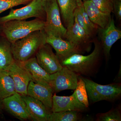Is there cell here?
Instances as JSON below:
<instances>
[{
    "instance_id": "obj_26",
    "label": "cell",
    "mask_w": 121,
    "mask_h": 121,
    "mask_svg": "<svg viewBox=\"0 0 121 121\" xmlns=\"http://www.w3.org/2000/svg\"><path fill=\"white\" fill-rule=\"evenodd\" d=\"M91 1L102 12L110 15L113 12L112 0H91Z\"/></svg>"
},
{
    "instance_id": "obj_11",
    "label": "cell",
    "mask_w": 121,
    "mask_h": 121,
    "mask_svg": "<svg viewBox=\"0 0 121 121\" xmlns=\"http://www.w3.org/2000/svg\"><path fill=\"white\" fill-rule=\"evenodd\" d=\"M52 112L71 111L82 112L88 108L79 102L75 91L69 96H58L55 94L52 95Z\"/></svg>"
},
{
    "instance_id": "obj_16",
    "label": "cell",
    "mask_w": 121,
    "mask_h": 121,
    "mask_svg": "<svg viewBox=\"0 0 121 121\" xmlns=\"http://www.w3.org/2000/svg\"><path fill=\"white\" fill-rule=\"evenodd\" d=\"M53 93L51 86L36 83L32 81L29 82L27 90V95L39 100L48 110H51Z\"/></svg>"
},
{
    "instance_id": "obj_9",
    "label": "cell",
    "mask_w": 121,
    "mask_h": 121,
    "mask_svg": "<svg viewBox=\"0 0 121 121\" xmlns=\"http://www.w3.org/2000/svg\"><path fill=\"white\" fill-rule=\"evenodd\" d=\"M5 71L12 78L16 92L22 96L27 95L28 84L30 81H32L29 73L15 60Z\"/></svg>"
},
{
    "instance_id": "obj_21",
    "label": "cell",
    "mask_w": 121,
    "mask_h": 121,
    "mask_svg": "<svg viewBox=\"0 0 121 121\" xmlns=\"http://www.w3.org/2000/svg\"><path fill=\"white\" fill-rule=\"evenodd\" d=\"M16 92L12 78L5 71H0V99L11 96Z\"/></svg>"
},
{
    "instance_id": "obj_23",
    "label": "cell",
    "mask_w": 121,
    "mask_h": 121,
    "mask_svg": "<svg viewBox=\"0 0 121 121\" xmlns=\"http://www.w3.org/2000/svg\"><path fill=\"white\" fill-rule=\"evenodd\" d=\"M78 99L86 107L89 106L88 96L85 83L81 78H79L77 86L74 90Z\"/></svg>"
},
{
    "instance_id": "obj_4",
    "label": "cell",
    "mask_w": 121,
    "mask_h": 121,
    "mask_svg": "<svg viewBox=\"0 0 121 121\" xmlns=\"http://www.w3.org/2000/svg\"><path fill=\"white\" fill-rule=\"evenodd\" d=\"M81 78L85 83L88 99L92 102L113 101L121 96V85L119 83L101 85L87 78Z\"/></svg>"
},
{
    "instance_id": "obj_18",
    "label": "cell",
    "mask_w": 121,
    "mask_h": 121,
    "mask_svg": "<svg viewBox=\"0 0 121 121\" xmlns=\"http://www.w3.org/2000/svg\"><path fill=\"white\" fill-rule=\"evenodd\" d=\"M83 4L91 22L100 28H104L107 26L111 18L110 15L100 11L91 0L83 1Z\"/></svg>"
},
{
    "instance_id": "obj_19",
    "label": "cell",
    "mask_w": 121,
    "mask_h": 121,
    "mask_svg": "<svg viewBox=\"0 0 121 121\" xmlns=\"http://www.w3.org/2000/svg\"><path fill=\"white\" fill-rule=\"evenodd\" d=\"M60 10V16L66 28L73 24L74 13L78 7L76 0H56Z\"/></svg>"
},
{
    "instance_id": "obj_13",
    "label": "cell",
    "mask_w": 121,
    "mask_h": 121,
    "mask_svg": "<svg viewBox=\"0 0 121 121\" xmlns=\"http://www.w3.org/2000/svg\"><path fill=\"white\" fill-rule=\"evenodd\" d=\"M67 29L66 40L82 52L88 50L91 37L79 25L75 18L73 24Z\"/></svg>"
},
{
    "instance_id": "obj_32",
    "label": "cell",
    "mask_w": 121,
    "mask_h": 121,
    "mask_svg": "<svg viewBox=\"0 0 121 121\" xmlns=\"http://www.w3.org/2000/svg\"><path fill=\"white\" fill-rule=\"evenodd\" d=\"M88 0H83V1H85Z\"/></svg>"
},
{
    "instance_id": "obj_20",
    "label": "cell",
    "mask_w": 121,
    "mask_h": 121,
    "mask_svg": "<svg viewBox=\"0 0 121 121\" xmlns=\"http://www.w3.org/2000/svg\"><path fill=\"white\" fill-rule=\"evenodd\" d=\"M11 43L4 36H0V71H5L15 61Z\"/></svg>"
},
{
    "instance_id": "obj_2",
    "label": "cell",
    "mask_w": 121,
    "mask_h": 121,
    "mask_svg": "<svg viewBox=\"0 0 121 121\" xmlns=\"http://www.w3.org/2000/svg\"><path fill=\"white\" fill-rule=\"evenodd\" d=\"M47 36L43 30H37L11 43L14 60L21 62L33 57L39 48L46 43Z\"/></svg>"
},
{
    "instance_id": "obj_29",
    "label": "cell",
    "mask_w": 121,
    "mask_h": 121,
    "mask_svg": "<svg viewBox=\"0 0 121 121\" xmlns=\"http://www.w3.org/2000/svg\"><path fill=\"white\" fill-rule=\"evenodd\" d=\"M121 64H120V68H119V71L118 73L117 74V76L114 79V81L116 83H119L121 82Z\"/></svg>"
},
{
    "instance_id": "obj_24",
    "label": "cell",
    "mask_w": 121,
    "mask_h": 121,
    "mask_svg": "<svg viewBox=\"0 0 121 121\" xmlns=\"http://www.w3.org/2000/svg\"><path fill=\"white\" fill-rule=\"evenodd\" d=\"M97 117V121H121V109L118 107L111 109L107 112L98 114Z\"/></svg>"
},
{
    "instance_id": "obj_1",
    "label": "cell",
    "mask_w": 121,
    "mask_h": 121,
    "mask_svg": "<svg viewBox=\"0 0 121 121\" xmlns=\"http://www.w3.org/2000/svg\"><path fill=\"white\" fill-rule=\"evenodd\" d=\"M103 52L101 44L95 41L94 48L91 54L86 56L73 54L60 60V64L77 74L91 76L98 71Z\"/></svg>"
},
{
    "instance_id": "obj_17",
    "label": "cell",
    "mask_w": 121,
    "mask_h": 121,
    "mask_svg": "<svg viewBox=\"0 0 121 121\" xmlns=\"http://www.w3.org/2000/svg\"><path fill=\"white\" fill-rule=\"evenodd\" d=\"M22 97L26 103L27 111L31 120L48 121L50 113L40 101L27 95Z\"/></svg>"
},
{
    "instance_id": "obj_12",
    "label": "cell",
    "mask_w": 121,
    "mask_h": 121,
    "mask_svg": "<svg viewBox=\"0 0 121 121\" xmlns=\"http://www.w3.org/2000/svg\"><path fill=\"white\" fill-rule=\"evenodd\" d=\"M101 39L103 51L106 58L109 56L113 45L121 38V31L117 28L113 18H111L107 26L104 28L98 29Z\"/></svg>"
},
{
    "instance_id": "obj_3",
    "label": "cell",
    "mask_w": 121,
    "mask_h": 121,
    "mask_svg": "<svg viewBox=\"0 0 121 121\" xmlns=\"http://www.w3.org/2000/svg\"><path fill=\"white\" fill-rule=\"evenodd\" d=\"M45 21L35 18L26 20H11L0 25L1 33L11 43L37 30H43Z\"/></svg>"
},
{
    "instance_id": "obj_31",
    "label": "cell",
    "mask_w": 121,
    "mask_h": 121,
    "mask_svg": "<svg viewBox=\"0 0 121 121\" xmlns=\"http://www.w3.org/2000/svg\"><path fill=\"white\" fill-rule=\"evenodd\" d=\"M76 1L78 7L81 6L83 4L82 0H76Z\"/></svg>"
},
{
    "instance_id": "obj_25",
    "label": "cell",
    "mask_w": 121,
    "mask_h": 121,
    "mask_svg": "<svg viewBox=\"0 0 121 121\" xmlns=\"http://www.w3.org/2000/svg\"><path fill=\"white\" fill-rule=\"evenodd\" d=\"M32 0H0V14L9 9L28 4Z\"/></svg>"
},
{
    "instance_id": "obj_14",
    "label": "cell",
    "mask_w": 121,
    "mask_h": 121,
    "mask_svg": "<svg viewBox=\"0 0 121 121\" xmlns=\"http://www.w3.org/2000/svg\"><path fill=\"white\" fill-rule=\"evenodd\" d=\"M47 35L46 43L51 45L55 50L60 61L73 54H80L82 52L67 40L51 35Z\"/></svg>"
},
{
    "instance_id": "obj_27",
    "label": "cell",
    "mask_w": 121,
    "mask_h": 121,
    "mask_svg": "<svg viewBox=\"0 0 121 121\" xmlns=\"http://www.w3.org/2000/svg\"><path fill=\"white\" fill-rule=\"evenodd\" d=\"M80 8L84 22L87 28L89 29L91 36L92 37L94 35L95 33L98 31V29L99 27L91 22L89 16L84 10L83 4H82L80 6Z\"/></svg>"
},
{
    "instance_id": "obj_28",
    "label": "cell",
    "mask_w": 121,
    "mask_h": 121,
    "mask_svg": "<svg viewBox=\"0 0 121 121\" xmlns=\"http://www.w3.org/2000/svg\"><path fill=\"white\" fill-rule=\"evenodd\" d=\"M113 12L118 20H121V0H112Z\"/></svg>"
},
{
    "instance_id": "obj_10",
    "label": "cell",
    "mask_w": 121,
    "mask_h": 121,
    "mask_svg": "<svg viewBox=\"0 0 121 121\" xmlns=\"http://www.w3.org/2000/svg\"><path fill=\"white\" fill-rule=\"evenodd\" d=\"M5 109L11 115L21 121L31 120L27 111L26 103L22 96L16 92L13 94L1 99Z\"/></svg>"
},
{
    "instance_id": "obj_8",
    "label": "cell",
    "mask_w": 121,
    "mask_h": 121,
    "mask_svg": "<svg viewBox=\"0 0 121 121\" xmlns=\"http://www.w3.org/2000/svg\"><path fill=\"white\" fill-rule=\"evenodd\" d=\"M36 58L39 65L50 74L62 69V66L52 47L46 43L40 47L36 54Z\"/></svg>"
},
{
    "instance_id": "obj_33",
    "label": "cell",
    "mask_w": 121,
    "mask_h": 121,
    "mask_svg": "<svg viewBox=\"0 0 121 121\" xmlns=\"http://www.w3.org/2000/svg\"><path fill=\"white\" fill-rule=\"evenodd\" d=\"M0 33H1V31H0Z\"/></svg>"
},
{
    "instance_id": "obj_7",
    "label": "cell",
    "mask_w": 121,
    "mask_h": 121,
    "mask_svg": "<svg viewBox=\"0 0 121 121\" xmlns=\"http://www.w3.org/2000/svg\"><path fill=\"white\" fill-rule=\"evenodd\" d=\"M50 86L55 93L66 90H74L79 79L78 74L65 67L50 74Z\"/></svg>"
},
{
    "instance_id": "obj_5",
    "label": "cell",
    "mask_w": 121,
    "mask_h": 121,
    "mask_svg": "<svg viewBox=\"0 0 121 121\" xmlns=\"http://www.w3.org/2000/svg\"><path fill=\"white\" fill-rule=\"evenodd\" d=\"M45 11L46 18L43 30L46 35L66 40L67 29L62 22L56 0H46Z\"/></svg>"
},
{
    "instance_id": "obj_22",
    "label": "cell",
    "mask_w": 121,
    "mask_h": 121,
    "mask_svg": "<svg viewBox=\"0 0 121 121\" xmlns=\"http://www.w3.org/2000/svg\"><path fill=\"white\" fill-rule=\"evenodd\" d=\"M79 112L62 111L50 113L48 121H77L80 119Z\"/></svg>"
},
{
    "instance_id": "obj_15",
    "label": "cell",
    "mask_w": 121,
    "mask_h": 121,
    "mask_svg": "<svg viewBox=\"0 0 121 121\" xmlns=\"http://www.w3.org/2000/svg\"><path fill=\"white\" fill-rule=\"evenodd\" d=\"M18 63L29 73L33 82L50 86V74L39 65L36 57H32L26 61Z\"/></svg>"
},
{
    "instance_id": "obj_6",
    "label": "cell",
    "mask_w": 121,
    "mask_h": 121,
    "mask_svg": "<svg viewBox=\"0 0 121 121\" xmlns=\"http://www.w3.org/2000/svg\"><path fill=\"white\" fill-rule=\"evenodd\" d=\"M46 0H32L25 7L17 9H11L8 15L0 17V25L11 20H26L35 17L45 21Z\"/></svg>"
},
{
    "instance_id": "obj_30",
    "label": "cell",
    "mask_w": 121,
    "mask_h": 121,
    "mask_svg": "<svg viewBox=\"0 0 121 121\" xmlns=\"http://www.w3.org/2000/svg\"><path fill=\"white\" fill-rule=\"evenodd\" d=\"M3 109H4V107L1 102V100L0 99V116L2 114V110Z\"/></svg>"
}]
</instances>
